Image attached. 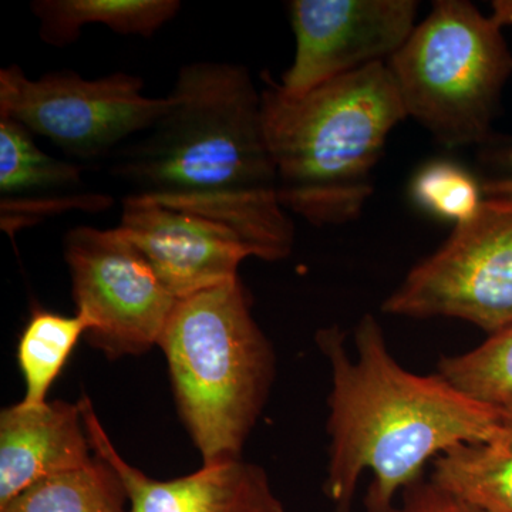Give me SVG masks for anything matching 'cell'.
Instances as JSON below:
<instances>
[{
    "instance_id": "obj_10",
    "label": "cell",
    "mask_w": 512,
    "mask_h": 512,
    "mask_svg": "<svg viewBox=\"0 0 512 512\" xmlns=\"http://www.w3.org/2000/svg\"><path fill=\"white\" fill-rule=\"evenodd\" d=\"M117 228L177 299L238 278L241 262L254 258L225 225L133 195L123 200Z\"/></svg>"
},
{
    "instance_id": "obj_19",
    "label": "cell",
    "mask_w": 512,
    "mask_h": 512,
    "mask_svg": "<svg viewBox=\"0 0 512 512\" xmlns=\"http://www.w3.org/2000/svg\"><path fill=\"white\" fill-rule=\"evenodd\" d=\"M412 194L421 208L454 225L470 221L484 198L476 177L450 161H436L421 168L414 177Z\"/></svg>"
},
{
    "instance_id": "obj_2",
    "label": "cell",
    "mask_w": 512,
    "mask_h": 512,
    "mask_svg": "<svg viewBox=\"0 0 512 512\" xmlns=\"http://www.w3.org/2000/svg\"><path fill=\"white\" fill-rule=\"evenodd\" d=\"M315 340L332 377L325 491L336 512H349L367 471V512H387L431 458L507 433L500 412L457 392L439 373L417 375L400 365L375 316L357 323L353 352L339 326L320 329Z\"/></svg>"
},
{
    "instance_id": "obj_15",
    "label": "cell",
    "mask_w": 512,
    "mask_h": 512,
    "mask_svg": "<svg viewBox=\"0 0 512 512\" xmlns=\"http://www.w3.org/2000/svg\"><path fill=\"white\" fill-rule=\"evenodd\" d=\"M431 480L480 512H512V436L460 444L434 460Z\"/></svg>"
},
{
    "instance_id": "obj_3",
    "label": "cell",
    "mask_w": 512,
    "mask_h": 512,
    "mask_svg": "<svg viewBox=\"0 0 512 512\" xmlns=\"http://www.w3.org/2000/svg\"><path fill=\"white\" fill-rule=\"evenodd\" d=\"M262 120L285 211L316 227L357 220L393 128L407 119L386 63L288 97L265 77Z\"/></svg>"
},
{
    "instance_id": "obj_23",
    "label": "cell",
    "mask_w": 512,
    "mask_h": 512,
    "mask_svg": "<svg viewBox=\"0 0 512 512\" xmlns=\"http://www.w3.org/2000/svg\"><path fill=\"white\" fill-rule=\"evenodd\" d=\"M501 421H503L504 429L512 436V407L501 412Z\"/></svg>"
},
{
    "instance_id": "obj_6",
    "label": "cell",
    "mask_w": 512,
    "mask_h": 512,
    "mask_svg": "<svg viewBox=\"0 0 512 512\" xmlns=\"http://www.w3.org/2000/svg\"><path fill=\"white\" fill-rule=\"evenodd\" d=\"M483 195L477 214L384 299L386 315L466 320L488 335L512 326V188Z\"/></svg>"
},
{
    "instance_id": "obj_5",
    "label": "cell",
    "mask_w": 512,
    "mask_h": 512,
    "mask_svg": "<svg viewBox=\"0 0 512 512\" xmlns=\"http://www.w3.org/2000/svg\"><path fill=\"white\" fill-rule=\"evenodd\" d=\"M497 12L467 0H437L386 66L407 119L441 146H483L493 136L512 53Z\"/></svg>"
},
{
    "instance_id": "obj_22",
    "label": "cell",
    "mask_w": 512,
    "mask_h": 512,
    "mask_svg": "<svg viewBox=\"0 0 512 512\" xmlns=\"http://www.w3.org/2000/svg\"><path fill=\"white\" fill-rule=\"evenodd\" d=\"M493 10L501 16L505 26L512 25V2H494Z\"/></svg>"
},
{
    "instance_id": "obj_17",
    "label": "cell",
    "mask_w": 512,
    "mask_h": 512,
    "mask_svg": "<svg viewBox=\"0 0 512 512\" xmlns=\"http://www.w3.org/2000/svg\"><path fill=\"white\" fill-rule=\"evenodd\" d=\"M0 512H128V494L119 473L96 454L89 467L33 484Z\"/></svg>"
},
{
    "instance_id": "obj_11",
    "label": "cell",
    "mask_w": 512,
    "mask_h": 512,
    "mask_svg": "<svg viewBox=\"0 0 512 512\" xmlns=\"http://www.w3.org/2000/svg\"><path fill=\"white\" fill-rule=\"evenodd\" d=\"M79 403L94 453L123 480L128 512H285L265 468L244 458L202 466L173 480L147 476L117 451L89 397Z\"/></svg>"
},
{
    "instance_id": "obj_9",
    "label": "cell",
    "mask_w": 512,
    "mask_h": 512,
    "mask_svg": "<svg viewBox=\"0 0 512 512\" xmlns=\"http://www.w3.org/2000/svg\"><path fill=\"white\" fill-rule=\"evenodd\" d=\"M416 0H293L295 59L276 84L301 97L322 84L387 63L412 35Z\"/></svg>"
},
{
    "instance_id": "obj_8",
    "label": "cell",
    "mask_w": 512,
    "mask_h": 512,
    "mask_svg": "<svg viewBox=\"0 0 512 512\" xmlns=\"http://www.w3.org/2000/svg\"><path fill=\"white\" fill-rule=\"evenodd\" d=\"M63 249L76 312L92 322L90 346L109 360L158 346L178 299L120 229L74 228Z\"/></svg>"
},
{
    "instance_id": "obj_12",
    "label": "cell",
    "mask_w": 512,
    "mask_h": 512,
    "mask_svg": "<svg viewBox=\"0 0 512 512\" xmlns=\"http://www.w3.org/2000/svg\"><path fill=\"white\" fill-rule=\"evenodd\" d=\"M94 460L80 403L49 400L25 407L18 402L0 412V507L33 484Z\"/></svg>"
},
{
    "instance_id": "obj_16",
    "label": "cell",
    "mask_w": 512,
    "mask_h": 512,
    "mask_svg": "<svg viewBox=\"0 0 512 512\" xmlns=\"http://www.w3.org/2000/svg\"><path fill=\"white\" fill-rule=\"evenodd\" d=\"M92 322L76 312L74 315L46 311L35 306L28 323L20 333L16 359L25 382L20 404L42 406L49 402L47 394L63 372L80 339L86 338Z\"/></svg>"
},
{
    "instance_id": "obj_21",
    "label": "cell",
    "mask_w": 512,
    "mask_h": 512,
    "mask_svg": "<svg viewBox=\"0 0 512 512\" xmlns=\"http://www.w3.org/2000/svg\"><path fill=\"white\" fill-rule=\"evenodd\" d=\"M481 188L484 191L512 188V136L493 134L478 150Z\"/></svg>"
},
{
    "instance_id": "obj_1",
    "label": "cell",
    "mask_w": 512,
    "mask_h": 512,
    "mask_svg": "<svg viewBox=\"0 0 512 512\" xmlns=\"http://www.w3.org/2000/svg\"><path fill=\"white\" fill-rule=\"evenodd\" d=\"M170 96L167 113L111 156V175L133 197L232 229L254 258H288L295 228L279 202L262 96L247 67L185 64Z\"/></svg>"
},
{
    "instance_id": "obj_20",
    "label": "cell",
    "mask_w": 512,
    "mask_h": 512,
    "mask_svg": "<svg viewBox=\"0 0 512 512\" xmlns=\"http://www.w3.org/2000/svg\"><path fill=\"white\" fill-rule=\"evenodd\" d=\"M387 512H480L456 495L448 493L433 480L421 481L407 487L400 501Z\"/></svg>"
},
{
    "instance_id": "obj_18",
    "label": "cell",
    "mask_w": 512,
    "mask_h": 512,
    "mask_svg": "<svg viewBox=\"0 0 512 512\" xmlns=\"http://www.w3.org/2000/svg\"><path fill=\"white\" fill-rule=\"evenodd\" d=\"M437 373L474 402L504 412L512 407V326L477 348L441 357Z\"/></svg>"
},
{
    "instance_id": "obj_13",
    "label": "cell",
    "mask_w": 512,
    "mask_h": 512,
    "mask_svg": "<svg viewBox=\"0 0 512 512\" xmlns=\"http://www.w3.org/2000/svg\"><path fill=\"white\" fill-rule=\"evenodd\" d=\"M47 45L67 47L87 25H103L117 35L153 37L178 15L177 0H36L30 5Z\"/></svg>"
},
{
    "instance_id": "obj_14",
    "label": "cell",
    "mask_w": 512,
    "mask_h": 512,
    "mask_svg": "<svg viewBox=\"0 0 512 512\" xmlns=\"http://www.w3.org/2000/svg\"><path fill=\"white\" fill-rule=\"evenodd\" d=\"M83 167L40 150L28 128L0 117V202L60 200L86 194Z\"/></svg>"
},
{
    "instance_id": "obj_4",
    "label": "cell",
    "mask_w": 512,
    "mask_h": 512,
    "mask_svg": "<svg viewBox=\"0 0 512 512\" xmlns=\"http://www.w3.org/2000/svg\"><path fill=\"white\" fill-rule=\"evenodd\" d=\"M158 348L202 466L242 458L268 402L276 357L239 276L178 299Z\"/></svg>"
},
{
    "instance_id": "obj_7",
    "label": "cell",
    "mask_w": 512,
    "mask_h": 512,
    "mask_svg": "<svg viewBox=\"0 0 512 512\" xmlns=\"http://www.w3.org/2000/svg\"><path fill=\"white\" fill-rule=\"evenodd\" d=\"M143 90V79L130 73L87 80L63 70L29 79L12 64L0 72V117L18 121L69 157L96 161L146 133L170 109V94L154 99Z\"/></svg>"
}]
</instances>
